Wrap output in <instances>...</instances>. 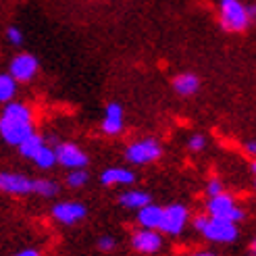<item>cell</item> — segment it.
Instances as JSON below:
<instances>
[{
  "instance_id": "cell-1",
  "label": "cell",
  "mask_w": 256,
  "mask_h": 256,
  "mask_svg": "<svg viewBox=\"0 0 256 256\" xmlns=\"http://www.w3.org/2000/svg\"><path fill=\"white\" fill-rule=\"evenodd\" d=\"M194 227L206 240L216 242V244H232L240 236V229L236 223L225 219H214V216L208 214H198L194 219Z\"/></svg>"
},
{
  "instance_id": "cell-2",
  "label": "cell",
  "mask_w": 256,
  "mask_h": 256,
  "mask_svg": "<svg viewBox=\"0 0 256 256\" xmlns=\"http://www.w3.org/2000/svg\"><path fill=\"white\" fill-rule=\"evenodd\" d=\"M254 23L248 15V4L242 0H219V25L229 34H242Z\"/></svg>"
},
{
  "instance_id": "cell-3",
  "label": "cell",
  "mask_w": 256,
  "mask_h": 256,
  "mask_svg": "<svg viewBox=\"0 0 256 256\" xmlns=\"http://www.w3.org/2000/svg\"><path fill=\"white\" fill-rule=\"evenodd\" d=\"M206 212H208V216L232 221V223H236V225L246 219V210L242 208V206H238V202L234 200V196L225 194V192H221V194L208 198V202H206Z\"/></svg>"
},
{
  "instance_id": "cell-4",
  "label": "cell",
  "mask_w": 256,
  "mask_h": 256,
  "mask_svg": "<svg viewBox=\"0 0 256 256\" xmlns=\"http://www.w3.org/2000/svg\"><path fill=\"white\" fill-rule=\"evenodd\" d=\"M162 156V148L158 140L154 138H144L138 142L130 144L125 148V160L132 164H150Z\"/></svg>"
},
{
  "instance_id": "cell-5",
  "label": "cell",
  "mask_w": 256,
  "mask_h": 256,
  "mask_svg": "<svg viewBox=\"0 0 256 256\" xmlns=\"http://www.w3.org/2000/svg\"><path fill=\"white\" fill-rule=\"evenodd\" d=\"M188 219H190V210L184 204H169V206L162 208V219H160L158 232L167 234V236H179L186 229Z\"/></svg>"
},
{
  "instance_id": "cell-6",
  "label": "cell",
  "mask_w": 256,
  "mask_h": 256,
  "mask_svg": "<svg viewBox=\"0 0 256 256\" xmlns=\"http://www.w3.org/2000/svg\"><path fill=\"white\" fill-rule=\"evenodd\" d=\"M34 130V121H17L0 114V138L4 140L8 146H19L28 136H32Z\"/></svg>"
},
{
  "instance_id": "cell-7",
  "label": "cell",
  "mask_w": 256,
  "mask_h": 256,
  "mask_svg": "<svg viewBox=\"0 0 256 256\" xmlns=\"http://www.w3.org/2000/svg\"><path fill=\"white\" fill-rule=\"evenodd\" d=\"M38 69H40V60H38L34 54H30V52H21V54H17L15 58L10 60L8 75L17 84H30L38 75Z\"/></svg>"
},
{
  "instance_id": "cell-8",
  "label": "cell",
  "mask_w": 256,
  "mask_h": 256,
  "mask_svg": "<svg viewBox=\"0 0 256 256\" xmlns=\"http://www.w3.org/2000/svg\"><path fill=\"white\" fill-rule=\"evenodd\" d=\"M56 162L62 164L65 169H86L88 167V154L73 142H60L54 146Z\"/></svg>"
},
{
  "instance_id": "cell-9",
  "label": "cell",
  "mask_w": 256,
  "mask_h": 256,
  "mask_svg": "<svg viewBox=\"0 0 256 256\" xmlns=\"http://www.w3.org/2000/svg\"><path fill=\"white\" fill-rule=\"evenodd\" d=\"M34 188H36V179L28 175L10 173V171L0 173V192H4V194L28 196V194H34Z\"/></svg>"
},
{
  "instance_id": "cell-10",
  "label": "cell",
  "mask_w": 256,
  "mask_h": 256,
  "mask_svg": "<svg viewBox=\"0 0 256 256\" xmlns=\"http://www.w3.org/2000/svg\"><path fill=\"white\" fill-rule=\"evenodd\" d=\"M52 216H54V221H58L62 225H75L88 216V208L82 202H73V200L58 202L52 206Z\"/></svg>"
},
{
  "instance_id": "cell-11",
  "label": "cell",
  "mask_w": 256,
  "mask_h": 256,
  "mask_svg": "<svg viewBox=\"0 0 256 256\" xmlns=\"http://www.w3.org/2000/svg\"><path fill=\"white\" fill-rule=\"evenodd\" d=\"M132 246L134 250L142 254H156L162 248V236L156 229H138L132 236Z\"/></svg>"
},
{
  "instance_id": "cell-12",
  "label": "cell",
  "mask_w": 256,
  "mask_h": 256,
  "mask_svg": "<svg viewBox=\"0 0 256 256\" xmlns=\"http://www.w3.org/2000/svg\"><path fill=\"white\" fill-rule=\"evenodd\" d=\"M125 125V112L119 102H108L104 108V119H102V132L106 136H119Z\"/></svg>"
},
{
  "instance_id": "cell-13",
  "label": "cell",
  "mask_w": 256,
  "mask_h": 256,
  "mask_svg": "<svg viewBox=\"0 0 256 256\" xmlns=\"http://www.w3.org/2000/svg\"><path fill=\"white\" fill-rule=\"evenodd\" d=\"M136 182V173L127 167H108L102 171L100 175V184L102 186H132Z\"/></svg>"
},
{
  "instance_id": "cell-14",
  "label": "cell",
  "mask_w": 256,
  "mask_h": 256,
  "mask_svg": "<svg viewBox=\"0 0 256 256\" xmlns=\"http://www.w3.org/2000/svg\"><path fill=\"white\" fill-rule=\"evenodd\" d=\"M160 219H162V206H158V204H154V202H150V204H146V206H142L138 210V223L144 229H156L158 232Z\"/></svg>"
},
{
  "instance_id": "cell-15",
  "label": "cell",
  "mask_w": 256,
  "mask_h": 256,
  "mask_svg": "<svg viewBox=\"0 0 256 256\" xmlns=\"http://www.w3.org/2000/svg\"><path fill=\"white\" fill-rule=\"evenodd\" d=\"M173 90L179 94V96H194L198 90H200V80H198V75L194 73H179L177 78L173 80Z\"/></svg>"
},
{
  "instance_id": "cell-16",
  "label": "cell",
  "mask_w": 256,
  "mask_h": 256,
  "mask_svg": "<svg viewBox=\"0 0 256 256\" xmlns=\"http://www.w3.org/2000/svg\"><path fill=\"white\" fill-rule=\"evenodd\" d=\"M150 202H152V198L144 190H127L119 196V204L125 206V208H130V210H140Z\"/></svg>"
},
{
  "instance_id": "cell-17",
  "label": "cell",
  "mask_w": 256,
  "mask_h": 256,
  "mask_svg": "<svg viewBox=\"0 0 256 256\" xmlns=\"http://www.w3.org/2000/svg\"><path fill=\"white\" fill-rule=\"evenodd\" d=\"M44 144H46V140H44L40 134H36V132H34L32 136L25 138L17 148H19V152H21V156H25V158H30V160H32V158L36 156V152L40 150Z\"/></svg>"
},
{
  "instance_id": "cell-18",
  "label": "cell",
  "mask_w": 256,
  "mask_h": 256,
  "mask_svg": "<svg viewBox=\"0 0 256 256\" xmlns=\"http://www.w3.org/2000/svg\"><path fill=\"white\" fill-rule=\"evenodd\" d=\"M32 162L36 164L38 169H52L54 164H56V156H54V148L52 146H48V144H44L40 150L36 152V156L32 158Z\"/></svg>"
},
{
  "instance_id": "cell-19",
  "label": "cell",
  "mask_w": 256,
  "mask_h": 256,
  "mask_svg": "<svg viewBox=\"0 0 256 256\" xmlns=\"http://www.w3.org/2000/svg\"><path fill=\"white\" fill-rule=\"evenodd\" d=\"M17 94V82L8 73H0V102H12Z\"/></svg>"
},
{
  "instance_id": "cell-20",
  "label": "cell",
  "mask_w": 256,
  "mask_h": 256,
  "mask_svg": "<svg viewBox=\"0 0 256 256\" xmlns=\"http://www.w3.org/2000/svg\"><path fill=\"white\" fill-rule=\"evenodd\" d=\"M34 194L42 196V198H52L58 194V184L52 182V179H36Z\"/></svg>"
},
{
  "instance_id": "cell-21",
  "label": "cell",
  "mask_w": 256,
  "mask_h": 256,
  "mask_svg": "<svg viewBox=\"0 0 256 256\" xmlns=\"http://www.w3.org/2000/svg\"><path fill=\"white\" fill-rule=\"evenodd\" d=\"M88 179H90V175H88L86 169H71L69 175H67V186L73 188V190H80L88 184Z\"/></svg>"
},
{
  "instance_id": "cell-22",
  "label": "cell",
  "mask_w": 256,
  "mask_h": 256,
  "mask_svg": "<svg viewBox=\"0 0 256 256\" xmlns=\"http://www.w3.org/2000/svg\"><path fill=\"white\" fill-rule=\"evenodd\" d=\"M204 146H206V138H204L202 134H192L190 140H188V148L192 152H202Z\"/></svg>"
},
{
  "instance_id": "cell-23",
  "label": "cell",
  "mask_w": 256,
  "mask_h": 256,
  "mask_svg": "<svg viewBox=\"0 0 256 256\" xmlns=\"http://www.w3.org/2000/svg\"><path fill=\"white\" fill-rule=\"evenodd\" d=\"M6 40L12 46H21L23 44V32L17 28V25H10V28H6Z\"/></svg>"
},
{
  "instance_id": "cell-24",
  "label": "cell",
  "mask_w": 256,
  "mask_h": 256,
  "mask_svg": "<svg viewBox=\"0 0 256 256\" xmlns=\"http://www.w3.org/2000/svg\"><path fill=\"white\" fill-rule=\"evenodd\" d=\"M112 248H114V238H112V236H102V238H98V250L110 252Z\"/></svg>"
},
{
  "instance_id": "cell-25",
  "label": "cell",
  "mask_w": 256,
  "mask_h": 256,
  "mask_svg": "<svg viewBox=\"0 0 256 256\" xmlns=\"http://www.w3.org/2000/svg\"><path fill=\"white\" fill-rule=\"evenodd\" d=\"M223 192V184H221V179H210L208 182V186H206V194H208V198L210 196H216V194H221Z\"/></svg>"
},
{
  "instance_id": "cell-26",
  "label": "cell",
  "mask_w": 256,
  "mask_h": 256,
  "mask_svg": "<svg viewBox=\"0 0 256 256\" xmlns=\"http://www.w3.org/2000/svg\"><path fill=\"white\" fill-rule=\"evenodd\" d=\"M12 256H42L40 252H38L36 248H23V250H19V252H15Z\"/></svg>"
},
{
  "instance_id": "cell-27",
  "label": "cell",
  "mask_w": 256,
  "mask_h": 256,
  "mask_svg": "<svg viewBox=\"0 0 256 256\" xmlns=\"http://www.w3.org/2000/svg\"><path fill=\"white\" fill-rule=\"evenodd\" d=\"M254 150H256V144H254V140H252V142H246V152H248L250 156H254Z\"/></svg>"
},
{
  "instance_id": "cell-28",
  "label": "cell",
  "mask_w": 256,
  "mask_h": 256,
  "mask_svg": "<svg viewBox=\"0 0 256 256\" xmlns=\"http://www.w3.org/2000/svg\"><path fill=\"white\" fill-rule=\"evenodd\" d=\"M248 15H250V19L254 21V15H256V6H254V4H248Z\"/></svg>"
},
{
  "instance_id": "cell-29",
  "label": "cell",
  "mask_w": 256,
  "mask_h": 256,
  "mask_svg": "<svg viewBox=\"0 0 256 256\" xmlns=\"http://www.w3.org/2000/svg\"><path fill=\"white\" fill-rule=\"evenodd\" d=\"M192 256H214L212 252H196V254H192Z\"/></svg>"
}]
</instances>
